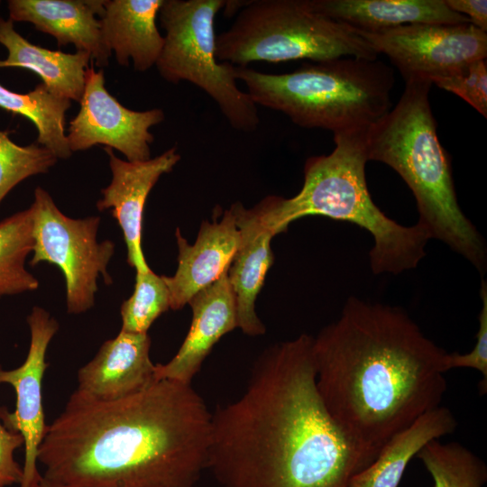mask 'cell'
<instances>
[{"label":"cell","mask_w":487,"mask_h":487,"mask_svg":"<svg viewBox=\"0 0 487 487\" xmlns=\"http://www.w3.org/2000/svg\"><path fill=\"white\" fill-rule=\"evenodd\" d=\"M369 464L323 403L305 334L267 348L212 413L207 470L220 487H350Z\"/></svg>","instance_id":"obj_1"},{"label":"cell","mask_w":487,"mask_h":487,"mask_svg":"<svg viewBox=\"0 0 487 487\" xmlns=\"http://www.w3.org/2000/svg\"><path fill=\"white\" fill-rule=\"evenodd\" d=\"M212 413L191 384L158 380L103 401L75 391L47 427L38 462L56 487H195Z\"/></svg>","instance_id":"obj_2"},{"label":"cell","mask_w":487,"mask_h":487,"mask_svg":"<svg viewBox=\"0 0 487 487\" xmlns=\"http://www.w3.org/2000/svg\"><path fill=\"white\" fill-rule=\"evenodd\" d=\"M446 353L402 309L355 297L313 337L318 393L369 464L392 436L440 406Z\"/></svg>","instance_id":"obj_3"},{"label":"cell","mask_w":487,"mask_h":487,"mask_svg":"<svg viewBox=\"0 0 487 487\" xmlns=\"http://www.w3.org/2000/svg\"><path fill=\"white\" fill-rule=\"evenodd\" d=\"M432 85L425 78L405 81L395 106L365 131L367 158L389 165L406 182L417 202L418 223L430 238L482 272L485 244L457 202L450 159L437 138L428 99Z\"/></svg>","instance_id":"obj_4"},{"label":"cell","mask_w":487,"mask_h":487,"mask_svg":"<svg viewBox=\"0 0 487 487\" xmlns=\"http://www.w3.org/2000/svg\"><path fill=\"white\" fill-rule=\"evenodd\" d=\"M365 131L334 134L335 147L331 153L306 161L303 186L297 195L269 197L268 215L277 234L308 216L354 224L372 235L369 253L372 271L398 274L418 264L430 237L418 223L401 225L372 201L365 179Z\"/></svg>","instance_id":"obj_5"},{"label":"cell","mask_w":487,"mask_h":487,"mask_svg":"<svg viewBox=\"0 0 487 487\" xmlns=\"http://www.w3.org/2000/svg\"><path fill=\"white\" fill-rule=\"evenodd\" d=\"M236 78L256 106L281 112L301 127L334 134L365 130L391 108L393 71L378 59L305 63L284 74L236 67Z\"/></svg>","instance_id":"obj_6"},{"label":"cell","mask_w":487,"mask_h":487,"mask_svg":"<svg viewBox=\"0 0 487 487\" xmlns=\"http://www.w3.org/2000/svg\"><path fill=\"white\" fill-rule=\"evenodd\" d=\"M216 46L218 60L236 67L378 57L359 31L322 14L311 0L244 1L231 27L216 36Z\"/></svg>","instance_id":"obj_7"},{"label":"cell","mask_w":487,"mask_h":487,"mask_svg":"<svg viewBox=\"0 0 487 487\" xmlns=\"http://www.w3.org/2000/svg\"><path fill=\"white\" fill-rule=\"evenodd\" d=\"M224 0H164L159 12L164 45L155 64L168 82L188 81L206 92L232 127L253 132L257 106L236 83V66L216 57L215 19Z\"/></svg>","instance_id":"obj_8"},{"label":"cell","mask_w":487,"mask_h":487,"mask_svg":"<svg viewBox=\"0 0 487 487\" xmlns=\"http://www.w3.org/2000/svg\"><path fill=\"white\" fill-rule=\"evenodd\" d=\"M30 209L33 235L30 264L46 262L58 266L65 278L68 313L86 312L94 306L98 278L112 283L107 266L115 253V243L97 240L99 216H67L41 187L34 190Z\"/></svg>","instance_id":"obj_9"},{"label":"cell","mask_w":487,"mask_h":487,"mask_svg":"<svg viewBox=\"0 0 487 487\" xmlns=\"http://www.w3.org/2000/svg\"><path fill=\"white\" fill-rule=\"evenodd\" d=\"M360 32L378 54L391 60L405 81L431 80L487 56V33L470 23H412Z\"/></svg>","instance_id":"obj_10"},{"label":"cell","mask_w":487,"mask_h":487,"mask_svg":"<svg viewBox=\"0 0 487 487\" xmlns=\"http://www.w3.org/2000/svg\"><path fill=\"white\" fill-rule=\"evenodd\" d=\"M79 104L67 134L72 152L102 144L119 151L129 161L151 159L154 137L150 128L164 120L161 109L134 111L124 106L107 91L103 69L96 70L93 61L86 71Z\"/></svg>","instance_id":"obj_11"},{"label":"cell","mask_w":487,"mask_h":487,"mask_svg":"<svg viewBox=\"0 0 487 487\" xmlns=\"http://www.w3.org/2000/svg\"><path fill=\"white\" fill-rule=\"evenodd\" d=\"M31 333L30 347L23 363L13 370L0 366V384L14 387L15 409L0 408L3 425L20 433L24 441V464L20 487H38L42 476L38 471V451L46 434L47 425L42 406L41 383L48 363L47 349L59 329V323L41 307H34L27 317Z\"/></svg>","instance_id":"obj_12"},{"label":"cell","mask_w":487,"mask_h":487,"mask_svg":"<svg viewBox=\"0 0 487 487\" xmlns=\"http://www.w3.org/2000/svg\"><path fill=\"white\" fill-rule=\"evenodd\" d=\"M109 157L112 179L101 190L96 202L99 211L111 209L123 231L127 250V262L135 271L151 270L142 246L143 210L147 198L162 174L170 172L179 161L176 147L142 161H124L110 148H104Z\"/></svg>","instance_id":"obj_13"},{"label":"cell","mask_w":487,"mask_h":487,"mask_svg":"<svg viewBox=\"0 0 487 487\" xmlns=\"http://www.w3.org/2000/svg\"><path fill=\"white\" fill-rule=\"evenodd\" d=\"M240 232V241L226 275L237 315V327L252 336L266 331L255 312V300L273 263L271 241L276 235L262 203L247 209L235 203L230 207Z\"/></svg>","instance_id":"obj_14"},{"label":"cell","mask_w":487,"mask_h":487,"mask_svg":"<svg viewBox=\"0 0 487 487\" xmlns=\"http://www.w3.org/2000/svg\"><path fill=\"white\" fill-rule=\"evenodd\" d=\"M178 245V268L173 276H162L170 293V308L181 309L198 292L218 280L228 270L240 241V232L231 209L220 220L203 221L193 244L181 235Z\"/></svg>","instance_id":"obj_15"},{"label":"cell","mask_w":487,"mask_h":487,"mask_svg":"<svg viewBox=\"0 0 487 487\" xmlns=\"http://www.w3.org/2000/svg\"><path fill=\"white\" fill-rule=\"evenodd\" d=\"M150 348L148 333L121 330L78 370L77 391L94 400L110 401L143 390L156 381Z\"/></svg>","instance_id":"obj_16"},{"label":"cell","mask_w":487,"mask_h":487,"mask_svg":"<svg viewBox=\"0 0 487 487\" xmlns=\"http://www.w3.org/2000/svg\"><path fill=\"white\" fill-rule=\"evenodd\" d=\"M226 272L188 301L192 310L189 330L171 360L155 364L156 381L167 379L191 384L213 346L237 327L235 303Z\"/></svg>","instance_id":"obj_17"},{"label":"cell","mask_w":487,"mask_h":487,"mask_svg":"<svg viewBox=\"0 0 487 487\" xmlns=\"http://www.w3.org/2000/svg\"><path fill=\"white\" fill-rule=\"evenodd\" d=\"M105 0H9V19L27 22L53 36L59 47L71 43L104 68L112 54L105 43L100 17Z\"/></svg>","instance_id":"obj_18"},{"label":"cell","mask_w":487,"mask_h":487,"mask_svg":"<svg viewBox=\"0 0 487 487\" xmlns=\"http://www.w3.org/2000/svg\"><path fill=\"white\" fill-rule=\"evenodd\" d=\"M164 0H105L100 17L106 45L116 61L137 71L154 66L161 53L164 37L156 18Z\"/></svg>","instance_id":"obj_19"},{"label":"cell","mask_w":487,"mask_h":487,"mask_svg":"<svg viewBox=\"0 0 487 487\" xmlns=\"http://www.w3.org/2000/svg\"><path fill=\"white\" fill-rule=\"evenodd\" d=\"M322 14L359 32L377 33L412 23H470L445 0H311Z\"/></svg>","instance_id":"obj_20"},{"label":"cell","mask_w":487,"mask_h":487,"mask_svg":"<svg viewBox=\"0 0 487 487\" xmlns=\"http://www.w3.org/2000/svg\"><path fill=\"white\" fill-rule=\"evenodd\" d=\"M0 44L7 57L0 60V69L21 68L37 74L54 96L79 103L83 95L86 71L92 61L85 51L66 53L31 43L16 32L14 22L0 19Z\"/></svg>","instance_id":"obj_21"},{"label":"cell","mask_w":487,"mask_h":487,"mask_svg":"<svg viewBox=\"0 0 487 487\" xmlns=\"http://www.w3.org/2000/svg\"><path fill=\"white\" fill-rule=\"evenodd\" d=\"M456 426L455 416L446 407L424 413L392 436L375 459L351 479L350 487H399L411 459L427 443L453 433Z\"/></svg>","instance_id":"obj_22"},{"label":"cell","mask_w":487,"mask_h":487,"mask_svg":"<svg viewBox=\"0 0 487 487\" xmlns=\"http://www.w3.org/2000/svg\"><path fill=\"white\" fill-rule=\"evenodd\" d=\"M70 106V100L54 96L42 83L24 94L0 83V108L30 120L38 132L36 142L57 159H68L72 154L65 133V115Z\"/></svg>","instance_id":"obj_23"},{"label":"cell","mask_w":487,"mask_h":487,"mask_svg":"<svg viewBox=\"0 0 487 487\" xmlns=\"http://www.w3.org/2000/svg\"><path fill=\"white\" fill-rule=\"evenodd\" d=\"M32 249L30 207L0 222V297L38 289V280L25 268V260Z\"/></svg>","instance_id":"obj_24"},{"label":"cell","mask_w":487,"mask_h":487,"mask_svg":"<svg viewBox=\"0 0 487 487\" xmlns=\"http://www.w3.org/2000/svg\"><path fill=\"white\" fill-rule=\"evenodd\" d=\"M429 473L434 487H482L487 481L484 462L458 443H427L416 455Z\"/></svg>","instance_id":"obj_25"},{"label":"cell","mask_w":487,"mask_h":487,"mask_svg":"<svg viewBox=\"0 0 487 487\" xmlns=\"http://www.w3.org/2000/svg\"><path fill=\"white\" fill-rule=\"evenodd\" d=\"M170 308V293L162 279L152 270L136 271L133 294L120 308L122 331L148 333L155 319Z\"/></svg>","instance_id":"obj_26"},{"label":"cell","mask_w":487,"mask_h":487,"mask_svg":"<svg viewBox=\"0 0 487 487\" xmlns=\"http://www.w3.org/2000/svg\"><path fill=\"white\" fill-rule=\"evenodd\" d=\"M57 160L51 151L37 142L18 145L7 132L0 131V203L21 181L46 173Z\"/></svg>","instance_id":"obj_27"},{"label":"cell","mask_w":487,"mask_h":487,"mask_svg":"<svg viewBox=\"0 0 487 487\" xmlns=\"http://www.w3.org/2000/svg\"><path fill=\"white\" fill-rule=\"evenodd\" d=\"M430 81L459 96L482 116L487 117L486 59L470 62L446 75L432 78Z\"/></svg>","instance_id":"obj_28"},{"label":"cell","mask_w":487,"mask_h":487,"mask_svg":"<svg viewBox=\"0 0 487 487\" xmlns=\"http://www.w3.org/2000/svg\"><path fill=\"white\" fill-rule=\"evenodd\" d=\"M482 309L479 315V329L476 334V343L468 354H461L454 352L446 353L443 358L444 370L454 368H471L478 371L482 379L480 384V391L485 393L487 389V285L482 280L481 286Z\"/></svg>","instance_id":"obj_29"},{"label":"cell","mask_w":487,"mask_h":487,"mask_svg":"<svg viewBox=\"0 0 487 487\" xmlns=\"http://www.w3.org/2000/svg\"><path fill=\"white\" fill-rule=\"evenodd\" d=\"M23 444L20 433L6 428L0 422V487L21 483L23 467L15 461L14 453Z\"/></svg>","instance_id":"obj_30"},{"label":"cell","mask_w":487,"mask_h":487,"mask_svg":"<svg viewBox=\"0 0 487 487\" xmlns=\"http://www.w3.org/2000/svg\"><path fill=\"white\" fill-rule=\"evenodd\" d=\"M447 6L455 13L467 17L472 24L487 32L486 0H445Z\"/></svg>","instance_id":"obj_31"},{"label":"cell","mask_w":487,"mask_h":487,"mask_svg":"<svg viewBox=\"0 0 487 487\" xmlns=\"http://www.w3.org/2000/svg\"><path fill=\"white\" fill-rule=\"evenodd\" d=\"M38 487H56V486L50 485V484L46 483L45 482H43V480H42V482H41V484Z\"/></svg>","instance_id":"obj_32"},{"label":"cell","mask_w":487,"mask_h":487,"mask_svg":"<svg viewBox=\"0 0 487 487\" xmlns=\"http://www.w3.org/2000/svg\"><path fill=\"white\" fill-rule=\"evenodd\" d=\"M0 5H1V1H0ZM1 19V18H0Z\"/></svg>","instance_id":"obj_33"}]
</instances>
